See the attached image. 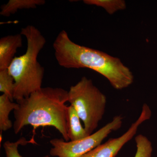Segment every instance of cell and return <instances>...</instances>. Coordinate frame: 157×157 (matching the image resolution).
<instances>
[{
    "label": "cell",
    "mask_w": 157,
    "mask_h": 157,
    "mask_svg": "<svg viewBox=\"0 0 157 157\" xmlns=\"http://www.w3.org/2000/svg\"><path fill=\"white\" fill-rule=\"evenodd\" d=\"M135 140L137 151L134 157H151L152 146L147 137L140 134L135 137Z\"/></svg>",
    "instance_id": "13"
},
{
    "label": "cell",
    "mask_w": 157,
    "mask_h": 157,
    "mask_svg": "<svg viewBox=\"0 0 157 157\" xmlns=\"http://www.w3.org/2000/svg\"><path fill=\"white\" fill-rule=\"evenodd\" d=\"M21 33L26 39V51L22 55L15 57L8 68L15 82L13 98L16 102L42 88L45 73V69L37 59L46 43L45 37L32 25L23 28Z\"/></svg>",
    "instance_id": "3"
},
{
    "label": "cell",
    "mask_w": 157,
    "mask_h": 157,
    "mask_svg": "<svg viewBox=\"0 0 157 157\" xmlns=\"http://www.w3.org/2000/svg\"><path fill=\"white\" fill-rule=\"evenodd\" d=\"M45 3V0H9L8 3L1 6L0 14L5 17H9L18 10L35 9Z\"/></svg>",
    "instance_id": "9"
},
{
    "label": "cell",
    "mask_w": 157,
    "mask_h": 157,
    "mask_svg": "<svg viewBox=\"0 0 157 157\" xmlns=\"http://www.w3.org/2000/svg\"><path fill=\"white\" fill-rule=\"evenodd\" d=\"M151 116L149 107L146 104H144L140 116L123 135L117 138L109 139L81 157H115L123 147L136 135L140 125L149 119Z\"/></svg>",
    "instance_id": "6"
},
{
    "label": "cell",
    "mask_w": 157,
    "mask_h": 157,
    "mask_svg": "<svg viewBox=\"0 0 157 157\" xmlns=\"http://www.w3.org/2000/svg\"><path fill=\"white\" fill-rule=\"evenodd\" d=\"M42 157H49V156H48V155H47L44 156H43Z\"/></svg>",
    "instance_id": "15"
},
{
    "label": "cell",
    "mask_w": 157,
    "mask_h": 157,
    "mask_svg": "<svg viewBox=\"0 0 157 157\" xmlns=\"http://www.w3.org/2000/svg\"><path fill=\"white\" fill-rule=\"evenodd\" d=\"M68 102L76 109L88 135L93 134L105 113L106 96L91 79L83 76L70 87Z\"/></svg>",
    "instance_id": "4"
},
{
    "label": "cell",
    "mask_w": 157,
    "mask_h": 157,
    "mask_svg": "<svg viewBox=\"0 0 157 157\" xmlns=\"http://www.w3.org/2000/svg\"><path fill=\"white\" fill-rule=\"evenodd\" d=\"M14 85V78L9 73L8 69L0 70V91L8 96L13 101Z\"/></svg>",
    "instance_id": "12"
},
{
    "label": "cell",
    "mask_w": 157,
    "mask_h": 157,
    "mask_svg": "<svg viewBox=\"0 0 157 157\" xmlns=\"http://www.w3.org/2000/svg\"><path fill=\"white\" fill-rule=\"evenodd\" d=\"M83 2L86 5L101 7L109 14L126 8V4L123 0H84Z\"/></svg>",
    "instance_id": "11"
},
{
    "label": "cell",
    "mask_w": 157,
    "mask_h": 157,
    "mask_svg": "<svg viewBox=\"0 0 157 157\" xmlns=\"http://www.w3.org/2000/svg\"><path fill=\"white\" fill-rule=\"evenodd\" d=\"M58 63L66 69L88 68L108 79L116 90H121L133 83L132 71L118 58L96 49L76 44L64 30L60 32L53 44Z\"/></svg>",
    "instance_id": "1"
},
{
    "label": "cell",
    "mask_w": 157,
    "mask_h": 157,
    "mask_svg": "<svg viewBox=\"0 0 157 157\" xmlns=\"http://www.w3.org/2000/svg\"><path fill=\"white\" fill-rule=\"evenodd\" d=\"M123 117L116 116L111 121L92 135L76 141H67L62 138H53L50 143L52 147L50 155L58 157H81L101 144L111 132L120 128Z\"/></svg>",
    "instance_id": "5"
},
{
    "label": "cell",
    "mask_w": 157,
    "mask_h": 157,
    "mask_svg": "<svg viewBox=\"0 0 157 157\" xmlns=\"http://www.w3.org/2000/svg\"><path fill=\"white\" fill-rule=\"evenodd\" d=\"M17 103H14L8 96L2 94L0 96V130L1 132H6L13 126L9 119V115L12 110L18 107Z\"/></svg>",
    "instance_id": "10"
},
{
    "label": "cell",
    "mask_w": 157,
    "mask_h": 157,
    "mask_svg": "<svg viewBox=\"0 0 157 157\" xmlns=\"http://www.w3.org/2000/svg\"><path fill=\"white\" fill-rule=\"evenodd\" d=\"M29 143L35 144V140H27L24 137H21L14 142L8 140L3 144L6 157H23L20 154L18 147L20 145H25Z\"/></svg>",
    "instance_id": "14"
},
{
    "label": "cell",
    "mask_w": 157,
    "mask_h": 157,
    "mask_svg": "<svg viewBox=\"0 0 157 157\" xmlns=\"http://www.w3.org/2000/svg\"><path fill=\"white\" fill-rule=\"evenodd\" d=\"M22 36L20 33L0 39V70L9 68L17 49L22 46Z\"/></svg>",
    "instance_id": "7"
},
{
    "label": "cell",
    "mask_w": 157,
    "mask_h": 157,
    "mask_svg": "<svg viewBox=\"0 0 157 157\" xmlns=\"http://www.w3.org/2000/svg\"><path fill=\"white\" fill-rule=\"evenodd\" d=\"M81 119L76 109L72 105L68 106L67 127L68 135L71 141H76L89 136L81 124Z\"/></svg>",
    "instance_id": "8"
},
{
    "label": "cell",
    "mask_w": 157,
    "mask_h": 157,
    "mask_svg": "<svg viewBox=\"0 0 157 157\" xmlns=\"http://www.w3.org/2000/svg\"><path fill=\"white\" fill-rule=\"evenodd\" d=\"M68 91L61 88H41L28 98L17 101L18 107L14 111L13 128L16 135L24 127L31 125L51 126L61 134L64 140H70L68 135Z\"/></svg>",
    "instance_id": "2"
}]
</instances>
